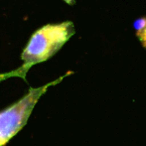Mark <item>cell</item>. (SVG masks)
<instances>
[{
  "label": "cell",
  "mask_w": 146,
  "mask_h": 146,
  "mask_svg": "<svg viewBox=\"0 0 146 146\" xmlns=\"http://www.w3.org/2000/svg\"><path fill=\"white\" fill-rule=\"evenodd\" d=\"M64 78L65 76L42 87L31 88L19 100L0 111V146H5L25 126L41 96L49 88L57 85Z\"/></svg>",
  "instance_id": "obj_2"
},
{
  "label": "cell",
  "mask_w": 146,
  "mask_h": 146,
  "mask_svg": "<svg viewBox=\"0 0 146 146\" xmlns=\"http://www.w3.org/2000/svg\"><path fill=\"white\" fill-rule=\"evenodd\" d=\"M133 29L143 48L146 49V17H141L133 22Z\"/></svg>",
  "instance_id": "obj_3"
},
{
  "label": "cell",
  "mask_w": 146,
  "mask_h": 146,
  "mask_svg": "<svg viewBox=\"0 0 146 146\" xmlns=\"http://www.w3.org/2000/svg\"><path fill=\"white\" fill-rule=\"evenodd\" d=\"M75 25L72 21L47 24L38 29L24 48L21 54L23 66L27 68L47 61L75 35Z\"/></svg>",
  "instance_id": "obj_1"
},
{
  "label": "cell",
  "mask_w": 146,
  "mask_h": 146,
  "mask_svg": "<svg viewBox=\"0 0 146 146\" xmlns=\"http://www.w3.org/2000/svg\"><path fill=\"white\" fill-rule=\"evenodd\" d=\"M29 70H30L29 68L25 67V66H22V67L18 68L17 70H14V71L8 72V73L0 74V82L5 81V80L10 79V78H14V77L22 78V79L25 80L26 74L28 73V71H29Z\"/></svg>",
  "instance_id": "obj_4"
},
{
  "label": "cell",
  "mask_w": 146,
  "mask_h": 146,
  "mask_svg": "<svg viewBox=\"0 0 146 146\" xmlns=\"http://www.w3.org/2000/svg\"><path fill=\"white\" fill-rule=\"evenodd\" d=\"M64 1L67 4H69V5H74L75 4V0H64Z\"/></svg>",
  "instance_id": "obj_5"
}]
</instances>
